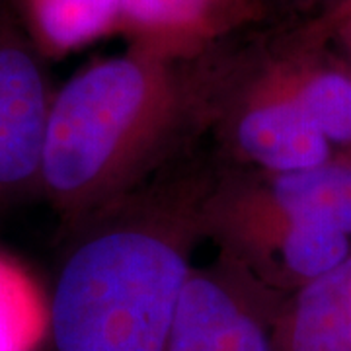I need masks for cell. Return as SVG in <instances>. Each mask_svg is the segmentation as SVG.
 <instances>
[{"mask_svg":"<svg viewBox=\"0 0 351 351\" xmlns=\"http://www.w3.org/2000/svg\"><path fill=\"white\" fill-rule=\"evenodd\" d=\"M223 172L217 154L193 149L66 225L47 351H166Z\"/></svg>","mask_w":351,"mask_h":351,"instance_id":"cell-1","label":"cell"},{"mask_svg":"<svg viewBox=\"0 0 351 351\" xmlns=\"http://www.w3.org/2000/svg\"><path fill=\"white\" fill-rule=\"evenodd\" d=\"M205 133L195 61L129 47L53 94L39 189L71 225L193 151Z\"/></svg>","mask_w":351,"mask_h":351,"instance_id":"cell-2","label":"cell"},{"mask_svg":"<svg viewBox=\"0 0 351 351\" xmlns=\"http://www.w3.org/2000/svg\"><path fill=\"white\" fill-rule=\"evenodd\" d=\"M240 36L193 59L215 154L228 168L260 174L299 172L334 158L338 152L289 86L277 34Z\"/></svg>","mask_w":351,"mask_h":351,"instance_id":"cell-3","label":"cell"},{"mask_svg":"<svg viewBox=\"0 0 351 351\" xmlns=\"http://www.w3.org/2000/svg\"><path fill=\"white\" fill-rule=\"evenodd\" d=\"M277 297L219 256L193 267L166 351H274Z\"/></svg>","mask_w":351,"mask_h":351,"instance_id":"cell-4","label":"cell"},{"mask_svg":"<svg viewBox=\"0 0 351 351\" xmlns=\"http://www.w3.org/2000/svg\"><path fill=\"white\" fill-rule=\"evenodd\" d=\"M41 59L12 16L0 14V205L41 184L53 100Z\"/></svg>","mask_w":351,"mask_h":351,"instance_id":"cell-5","label":"cell"},{"mask_svg":"<svg viewBox=\"0 0 351 351\" xmlns=\"http://www.w3.org/2000/svg\"><path fill=\"white\" fill-rule=\"evenodd\" d=\"M271 0H123L119 34L129 47L170 61H191L252 25Z\"/></svg>","mask_w":351,"mask_h":351,"instance_id":"cell-6","label":"cell"},{"mask_svg":"<svg viewBox=\"0 0 351 351\" xmlns=\"http://www.w3.org/2000/svg\"><path fill=\"white\" fill-rule=\"evenodd\" d=\"M283 69L295 98L338 154H351V64L338 43L295 24L277 34Z\"/></svg>","mask_w":351,"mask_h":351,"instance_id":"cell-7","label":"cell"},{"mask_svg":"<svg viewBox=\"0 0 351 351\" xmlns=\"http://www.w3.org/2000/svg\"><path fill=\"white\" fill-rule=\"evenodd\" d=\"M228 172L246 197L279 217L351 237V154L289 174Z\"/></svg>","mask_w":351,"mask_h":351,"instance_id":"cell-8","label":"cell"},{"mask_svg":"<svg viewBox=\"0 0 351 351\" xmlns=\"http://www.w3.org/2000/svg\"><path fill=\"white\" fill-rule=\"evenodd\" d=\"M274 351H351V254L281 301Z\"/></svg>","mask_w":351,"mask_h":351,"instance_id":"cell-9","label":"cell"},{"mask_svg":"<svg viewBox=\"0 0 351 351\" xmlns=\"http://www.w3.org/2000/svg\"><path fill=\"white\" fill-rule=\"evenodd\" d=\"M22 29L45 59H59L119 34L123 0H16Z\"/></svg>","mask_w":351,"mask_h":351,"instance_id":"cell-10","label":"cell"},{"mask_svg":"<svg viewBox=\"0 0 351 351\" xmlns=\"http://www.w3.org/2000/svg\"><path fill=\"white\" fill-rule=\"evenodd\" d=\"M49 328V295L20 263L0 256V351H39Z\"/></svg>","mask_w":351,"mask_h":351,"instance_id":"cell-11","label":"cell"},{"mask_svg":"<svg viewBox=\"0 0 351 351\" xmlns=\"http://www.w3.org/2000/svg\"><path fill=\"white\" fill-rule=\"evenodd\" d=\"M299 25L314 38L332 41L339 29L351 25V0H336L324 12Z\"/></svg>","mask_w":351,"mask_h":351,"instance_id":"cell-12","label":"cell"},{"mask_svg":"<svg viewBox=\"0 0 351 351\" xmlns=\"http://www.w3.org/2000/svg\"><path fill=\"white\" fill-rule=\"evenodd\" d=\"M281 2H285L293 12L301 16L302 20L299 24H302V22H308V20L316 18L318 14L324 12L328 6H332L336 0H281Z\"/></svg>","mask_w":351,"mask_h":351,"instance_id":"cell-13","label":"cell"},{"mask_svg":"<svg viewBox=\"0 0 351 351\" xmlns=\"http://www.w3.org/2000/svg\"><path fill=\"white\" fill-rule=\"evenodd\" d=\"M332 41H336V43H341V45H350L351 47V25L348 27H343V29H339L338 34L332 38Z\"/></svg>","mask_w":351,"mask_h":351,"instance_id":"cell-14","label":"cell"},{"mask_svg":"<svg viewBox=\"0 0 351 351\" xmlns=\"http://www.w3.org/2000/svg\"><path fill=\"white\" fill-rule=\"evenodd\" d=\"M334 43H336V41H334ZM338 45H339V49L343 51V55L348 57V61H350V64H351V47L350 45H341V43H338Z\"/></svg>","mask_w":351,"mask_h":351,"instance_id":"cell-15","label":"cell"}]
</instances>
